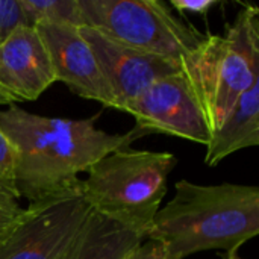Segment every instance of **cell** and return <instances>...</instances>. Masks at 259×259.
<instances>
[{
	"mask_svg": "<svg viewBox=\"0 0 259 259\" xmlns=\"http://www.w3.org/2000/svg\"><path fill=\"white\" fill-rule=\"evenodd\" d=\"M91 118H59L30 114L17 105L0 111V129L14 150V179L20 197L30 203L74 185L103 156L129 147L146 135L134 127L109 134Z\"/></svg>",
	"mask_w": 259,
	"mask_h": 259,
	"instance_id": "6da1fadb",
	"label": "cell"
},
{
	"mask_svg": "<svg viewBox=\"0 0 259 259\" xmlns=\"http://www.w3.org/2000/svg\"><path fill=\"white\" fill-rule=\"evenodd\" d=\"M258 234L259 187L182 179L175 197L156 212L146 240L159 241L171 259H185L215 249L238 252Z\"/></svg>",
	"mask_w": 259,
	"mask_h": 259,
	"instance_id": "7a4b0ae2",
	"label": "cell"
},
{
	"mask_svg": "<svg viewBox=\"0 0 259 259\" xmlns=\"http://www.w3.org/2000/svg\"><path fill=\"white\" fill-rule=\"evenodd\" d=\"M176 164V156L168 152L115 150L87 171L82 181L83 199L96 214L146 240Z\"/></svg>",
	"mask_w": 259,
	"mask_h": 259,
	"instance_id": "3957f363",
	"label": "cell"
},
{
	"mask_svg": "<svg viewBox=\"0 0 259 259\" xmlns=\"http://www.w3.org/2000/svg\"><path fill=\"white\" fill-rule=\"evenodd\" d=\"M181 65L212 135L238 99L259 80L258 8L246 5L225 35H206Z\"/></svg>",
	"mask_w": 259,
	"mask_h": 259,
	"instance_id": "277c9868",
	"label": "cell"
},
{
	"mask_svg": "<svg viewBox=\"0 0 259 259\" xmlns=\"http://www.w3.org/2000/svg\"><path fill=\"white\" fill-rule=\"evenodd\" d=\"M83 26L108 38L176 62L205 38L158 0H79Z\"/></svg>",
	"mask_w": 259,
	"mask_h": 259,
	"instance_id": "5b68a950",
	"label": "cell"
},
{
	"mask_svg": "<svg viewBox=\"0 0 259 259\" xmlns=\"http://www.w3.org/2000/svg\"><path fill=\"white\" fill-rule=\"evenodd\" d=\"M91 215L79 179L70 188L24 209L20 223L0 243V259H64Z\"/></svg>",
	"mask_w": 259,
	"mask_h": 259,
	"instance_id": "8992f818",
	"label": "cell"
},
{
	"mask_svg": "<svg viewBox=\"0 0 259 259\" xmlns=\"http://www.w3.org/2000/svg\"><path fill=\"white\" fill-rule=\"evenodd\" d=\"M121 111L131 114L137 120L135 127L144 134L159 132L203 146H208L212 137L200 102L184 71L156 80Z\"/></svg>",
	"mask_w": 259,
	"mask_h": 259,
	"instance_id": "52a82bcc",
	"label": "cell"
},
{
	"mask_svg": "<svg viewBox=\"0 0 259 259\" xmlns=\"http://www.w3.org/2000/svg\"><path fill=\"white\" fill-rule=\"evenodd\" d=\"M90 44L97 64L112 91L115 106L121 108L137 99L156 80L182 71L181 62L120 44L93 27H79Z\"/></svg>",
	"mask_w": 259,
	"mask_h": 259,
	"instance_id": "ba28073f",
	"label": "cell"
},
{
	"mask_svg": "<svg viewBox=\"0 0 259 259\" xmlns=\"http://www.w3.org/2000/svg\"><path fill=\"white\" fill-rule=\"evenodd\" d=\"M35 27L47 47L56 82H64L82 99L94 100L114 109L112 91L79 27L61 24Z\"/></svg>",
	"mask_w": 259,
	"mask_h": 259,
	"instance_id": "9c48e42d",
	"label": "cell"
},
{
	"mask_svg": "<svg viewBox=\"0 0 259 259\" xmlns=\"http://www.w3.org/2000/svg\"><path fill=\"white\" fill-rule=\"evenodd\" d=\"M56 82L36 27L23 26L0 44V94L8 105L35 102Z\"/></svg>",
	"mask_w": 259,
	"mask_h": 259,
	"instance_id": "30bf717a",
	"label": "cell"
},
{
	"mask_svg": "<svg viewBox=\"0 0 259 259\" xmlns=\"http://www.w3.org/2000/svg\"><path fill=\"white\" fill-rule=\"evenodd\" d=\"M259 144V80L238 99L206 146L205 162L215 167L229 155Z\"/></svg>",
	"mask_w": 259,
	"mask_h": 259,
	"instance_id": "8fae6325",
	"label": "cell"
},
{
	"mask_svg": "<svg viewBox=\"0 0 259 259\" xmlns=\"http://www.w3.org/2000/svg\"><path fill=\"white\" fill-rule=\"evenodd\" d=\"M144 238L93 211L83 232L64 259H123Z\"/></svg>",
	"mask_w": 259,
	"mask_h": 259,
	"instance_id": "7c38bea8",
	"label": "cell"
},
{
	"mask_svg": "<svg viewBox=\"0 0 259 259\" xmlns=\"http://www.w3.org/2000/svg\"><path fill=\"white\" fill-rule=\"evenodd\" d=\"M29 26L61 24L83 27L79 0H20Z\"/></svg>",
	"mask_w": 259,
	"mask_h": 259,
	"instance_id": "4fadbf2b",
	"label": "cell"
},
{
	"mask_svg": "<svg viewBox=\"0 0 259 259\" xmlns=\"http://www.w3.org/2000/svg\"><path fill=\"white\" fill-rule=\"evenodd\" d=\"M20 193L15 185L0 182V243L5 241L24 215L20 205Z\"/></svg>",
	"mask_w": 259,
	"mask_h": 259,
	"instance_id": "5bb4252c",
	"label": "cell"
},
{
	"mask_svg": "<svg viewBox=\"0 0 259 259\" xmlns=\"http://www.w3.org/2000/svg\"><path fill=\"white\" fill-rule=\"evenodd\" d=\"M23 26L29 23L20 0H0V44Z\"/></svg>",
	"mask_w": 259,
	"mask_h": 259,
	"instance_id": "9a60e30c",
	"label": "cell"
},
{
	"mask_svg": "<svg viewBox=\"0 0 259 259\" xmlns=\"http://www.w3.org/2000/svg\"><path fill=\"white\" fill-rule=\"evenodd\" d=\"M0 182L8 185H15L14 179V150L0 129Z\"/></svg>",
	"mask_w": 259,
	"mask_h": 259,
	"instance_id": "2e32d148",
	"label": "cell"
},
{
	"mask_svg": "<svg viewBox=\"0 0 259 259\" xmlns=\"http://www.w3.org/2000/svg\"><path fill=\"white\" fill-rule=\"evenodd\" d=\"M123 259H171L165 247L155 240H146L134 250H131Z\"/></svg>",
	"mask_w": 259,
	"mask_h": 259,
	"instance_id": "e0dca14e",
	"label": "cell"
},
{
	"mask_svg": "<svg viewBox=\"0 0 259 259\" xmlns=\"http://www.w3.org/2000/svg\"><path fill=\"white\" fill-rule=\"evenodd\" d=\"M219 0H171L170 5L181 14H200L206 15L214 6H217Z\"/></svg>",
	"mask_w": 259,
	"mask_h": 259,
	"instance_id": "ac0fdd59",
	"label": "cell"
},
{
	"mask_svg": "<svg viewBox=\"0 0 259 259\" xmlns=\"http://www.w3.org/2000/svg\"><path fill=\"white\" fill-rule=\"evenodd\" d=\"M220 259H243V258L238 255V252H226L225 255H222V258Z\"/></svg>",
	"mask_w": 259,
	"mask_h": 259,
	"instance_id": "d6986e66",
	"label": "cell"
},
{
	"mask_svg": "<svg viewBox=\"0 0 259 259\" xmlns=\"http://www.w3.org/2000/svg\"><path fill=\"white\" fill-rule=\"evenodd\" d=\"M0 105H8V102L2 97V94H0Z\"/></svg>",
	"mask_w": 259,
	"mask_h": 259,
	"instance_id": "ffe728a7",
	"label": "cell"
}]
</instances>
